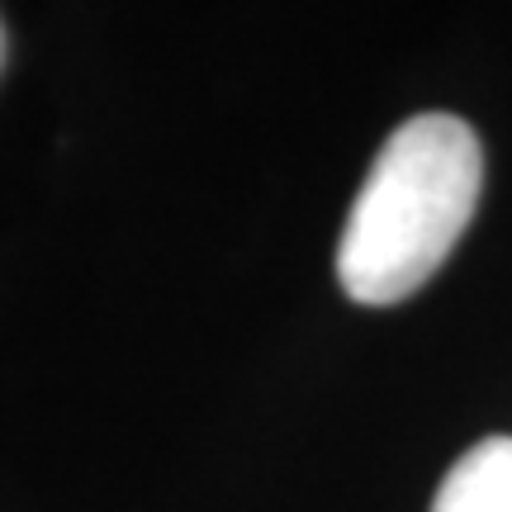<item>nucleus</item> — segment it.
<instances>
[{
  "mask_svg": "<svg viewBox=\"0 0 512 512\" xmlns=\"http://www.w3.org/2000/svg\"><path fill=\"white\" fill-rule=\"evenodd\" d=\"M484 190V147L456 114H413L389 133L337 242V280L356 304L418 294L460 242Z\"/></svg>",
  "mask_w": 512,
  "mask_h": 512,
  "instance_id": "f257e3e1",
  "label": "nucleus"
},
{
  "mask_svg": "<svg viewBox=\"0 0 512 512\" xmlns=\"http://www.w3.org/2000/svg\"><path fill=\"white\" fill-rule=\"evenodd\" d=\"M0 67H5V24H0Z\"/></svg>",
  "mask_w": 512,
  "mask_h": 512,
  "instance_id": "7ed1b4c3",
  "label": "nucleus"
},
{
  "mask_svg": "<svg viewBox=\"0 0 512 512\" xmlns=\"http://www.w3.org/2000/svg\"><path fill=\"white\" fill-rule=\"evenodd\" d=\"M432 512H512V437H484L446 470Z\"/></svg>",
  "mask_w": 512,
  "mask_h": 512,
  "instance_id": "f03ea898",
  "label": "nucleus"
}]
</instances>
